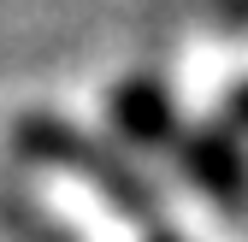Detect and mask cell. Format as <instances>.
I'll return each mask as SVG.
<instances>
[{"label":"cell","instance_id":"1","mask_svg":"<svg viewBox=\"0 0 248 242\" xmlns=\"http://www.w3.org/2000/svg\"><path fill=\"white\" fill-rule=\"evenodd\" d=\"M18 171L65 242H183L154 195L118 166V154L83 142L65 124H24Z\"/></svg>","mask_w":248,"mask_h":242}]
</instances>
